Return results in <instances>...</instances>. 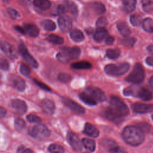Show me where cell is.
<instances>
[{
  "label": "cell",
  "instance_id": "obj_8",
  "mask_svg": "<svg viewBox=\"0 0 153 153\" xmlns=\"http://www.w3.org/2000/svg\"><path fill=\"white\" fill-rule=\"evenodd\" d=\"M19 51L22 57L24 59V60L28 63L32 67L34 68H36L38 66V64L36 62V60L32 57V56L29 53L27 49L25 47V45L23 44H21L19 45L18 47Z\"/></svg>",
  "mask_w": 153,
  "mask_h": 153
},
{
  "label": "cell",
  "instance_id": "obj_27",
  "mask_svg": "<svg viewBox=\"0 0 153 153\" xmlns=\"http://www.w3.org/2000/svg\"><path fill=\"white\" fill-rule=\"evenodd\" d=\"M143 29L149 33L153 32V19L151 18L145 19L142 23Z\"/></svg>",
  "mask_w": 153,
  "mask_h": 153
},
{
  "label": "cell",
  "instance_id": "obj_10",
  "mask_svg": "<svg viewBox=\"0 0 153 153\" xmlns=\"http://www.w3.org/2000/svg\"><path fill=\"white\" fill-rule=\"evenodd\" d=\"M62 100L64 103V105H65L67 107L71 109L75 113L78 114H84L85 112L84 108L81 105H79L78 103L74 102V100L66 97H63L62 99Z\"/></svg>",
  "mask_w": 153,
  "mask_h": 153
},
{
  "label": "cell",
  "instance_id": "obj_49",
  "mask_svg": "<svg viewBox=\"0 0 153 153\" xmlns=\"http://www.w3.org/2000/svg\"><path fill=\"white\" fill-rule=\"evenodd\" d=\"M17 153H33V152L31 149L27 148L24 146H21L17 149Z\"/></svg>",
  "mask_w": 153,
  "mask_h": 153
},
{
  "label": "cell",
  "instance_id": "obj_36",
  "mask_svg": "<svg viewBox=\"0 0 153 153\" xmlns=\"http://www.w3.org/2000/svg\"><path fill=\"white\" fill-rule=\"evenodd\" d=\"M48 151L50 153H63L64 148L58 144H51L48 148Z\"/></svg>",
  "mask_w": 153,
  "mask_h": 153
},
{
  "label": "cell",
  "instance_id": "obj_18",
  "mask_svg": "<svg viewBox=\"0 0 153 153\" xmlns=\"http://www.w3.org/2000/svg\"><path fill=\"white\" fill-rule=\"evenodd\" d=\"M83 132L86 135L93 137H97L99 135V130L94 126L88 123H87L85 124Z\"/></svg>",
  "mask_w": 153,
  "mask_h": 153
},
{
  "label": "cell",
  "instance_id": "obj_45",
  "mask_svg": "<svg viewBox=\"0 0 153 153\" xmlns=\"http://www.w3.org/2000/svg\"><path fill=\"white\" fill-rule=\"evenodd\" d=\"M108 24V22L107 20L106 19V18L103 17H100L96 22V26L98 28L100 27H103L105 26H106Z\"/></svg>",
  "mask_w": 153,
  "mask_h": 153
},
{
  "label": "cell",
  "instance_id": "obj_19",
  "mask_svg": "<svg viewBox=\"0 0 153 153\" xmlns=\"http://www.w3.org/2000/svg\"><path fill=\"white\" fill-rule=\"evenodd\" d=\"M105 115L107 119L115 123H120L123 120V117H121L117 115V114H115L114 112L112 111V109L109 107H108L105 110Z\"/></svg>",
  "mask_w": 153,
  "mask_h": 153
},
{
  "label": "cell",
  "instance_id": "obj_33",
  "mask_svg": "<svg viewBox=\"0 0 153 153\" xmlns=\"http://www.w3.org/2000/svg\"><path fill=\"white\" fill-rule=\"evenodd\" d=\"M47 40L49 42L55 44H62L64 42L63 38L62 37L53 34L49 35L47 37Z\"/></svg>",
  "mask_w": 153,
  "mask_h": 153
},
{
  "label": "cell",
  "instance_id": "obj_20",
  "mask_svg": "<svg viewBox=\"0 0 153 153\" xmlns=\"http://www.w3.org/2000/svg\"><path fill=\"white\" fill-rule=\"evenodd\" d=\"M24 29L25 32L31 37H36L39 35V30L37 26L33 24H25Z\"/></svg>",
  "mask_w": 153,
  "mask_h": 153
},
{
  "label": "cell",
  "instance_id": "obj_29",
  "mask_svg": "<svg viewBox=\"0 0 153 153\" xmlns=\"http://www.w3.org/2000/svg\"><path fill=\"white\" fill-rule=\"evenodd\" d=\"M82 143L84 147L88 150L91 152L94 151L96 148V143L93 140L88 138H83L82 139Z\"/></svg>",
  "mask_w": 153,
  "mask_h": 153
},
{
  "label": "cell",
  "instance_id": "obj_47",
  "mask_svg": "<svg viewBox=\"0 0 153 153\" xmlns=\"http://www.w3.org/2000/svg\"><path fill=\"white\" fill-rule=\"evenodd\" d=\"M33 81L38 87H39L42 89H43L45 91H51V88L48 85H47L45 84H44L43 82H41L39 81L36 80V79H33Z\"/></svg>",
  "mask_w": 153,
  "mask_h": 153
},
{
  "label": "cell",
  "instance_id": "obj_11",
  "mask_svg": "<svg viewBox=\"0 0 153 153\" xmlns=\"http://www.w3.org/2000/svg\"><path fill=\"white\" fill-rule=\"evenodd\" d=\"M67 139L72 149L76 151H80L82 149V143L79 137L72 132H68Z\"/></svg>",
  "mask_w": 153,
  "mask_h": 153
},
{
  "label": "cell",
  "instance_id": "obj_26",
  "mask_svg": "<svg viewBox=\"0 0 153 153\" xmlns=\"http://www.w3.org/2000/svg\"><path fill=\"white\" fill-rule=\"evenodd\" d=\"M136 0H123V5L124 10L127 13L133 11L136 7Z\"/></svg>",
  "mask_w": 153,
  "mask_h": 153
},
{
  "label": "cell",
  "instance_id": "obj_5",
  "mask_svg": "<svg viewBox=\"0 0 153 153\" xmlns=\"http://www.w3.org/2000/svg\"><path fill=\"white\" fill-rule=\"evenodd\" d=\"M130 68V65L127 63L120 64H108L105 67V72L109 75L114 76H121L126 74Z\"/></svg>",
  "mask_w": 153,
  "mask_h": 153
},
{
  "label": "cell",
  "instance_id": "obj_21",
  "mask_svg": "<svg viewBox=\"0 0 153 153\" xmlns=\"http://www.w3.org/2000/svg\"><path fill=\"white\" fill-rule=\"evenodd\" d=\"M108 35V32L107 31V30L104 27H100L98 28L94 33L93 38L96 41L100 42L103 41L104 39H106Z\"/></svg>",
  "mask_w": 153,
  "mask_h": 153
},
{
  "label": "cell",
  "instance_id": "obj_39",
  "mask_svg": "<svg viewBox=\"0 0 153 153\" xmlns=\"http://www.w3.org/2000/svg\"><path fill=\"white\" fill-rule=\"evenodd\" d=\"M25 122L23 120L17 118H16L14 120V127L15 128L18 130V131H20L22 129H23L25 128Z\"/></svg>",
  "mask_w": 153,
  "mask_h": 153
},
{
  "label": "cell",
  "instance_id": "obj_46",
  "mask_svg": "<svg viewBox=\"0 0 153 153\" xmlns=\"http://www.w3.org/2000/svg\"><path fill=\"white\" fill-rule=\"evenodd\" d=\"M7 12H8L10 17L13 19H16L19 17L18 12L13 8H8Z\"/></svg>",
  "mask_w": 153,
  "mask_h": 153
},
{
  "label": "cell",
  "instance_id": "obj_28",
  "mask_svg": "<svg viewBox=\"0 0 153 153\" xmlns=\"http://www.w3.org/2000/svg\"><path fill=\"white\" fill-rule=\"evenodd\" d=\"M91 67V65L86 61L78 62L71 65V68L74 69H88Z\"/></svg>",
  "mask_w": 153,
  "mask_h": 153
},
{
  "label": "cell",
  "instance_id": "obj_42",
  "mask_svg": "<svg viewBox=\"0 0 153 153\" xmlns=\"http://www.w3.org/2000/svg\"><path fill=\"white\" fill-rule=\"evenodd\" d=\"M26 119L30 123H39L41 122V121H42L41 118L39 117H38L36 115H34V114H29V115H27Z\"/></svg>",
  "mask_w": 153,
  "mask_h": 153
},
{
  "label": "cell",
  "instance_id": "obj_16",
  "mask_svg": "<svg viewBox=\"0 0 153 153\" xmlns=\"http://www.w3.org/2000/svg\"><path fill=\"white\" fill-rule=\"evenodd\" d=\"M11 106L13 109L19 114H23L27 111V105L26 103L20 99H16L11 101Z\"/></svg>",
  "mask_w": 153,
  "mask_h": 153
},
{
  "label": "cell",
  "instance_id": "obj_17",
  "mask_svg": "<svg viewBox=\"0 0 153 153\" xmlns=\"http://www.w3.org/2000/svg\"><path fill=\"white\" fill-rule=\"evenodd\" d=\"M41 108L45 114L52 115L55 109V105L51 100L45 99L41 102Z\"/></svg>",
  "mask_w": 153,
  "mask_h": 153
},
{
  "label": "cell",
  "instance_id": "obj_12",
  "mask_svg": "<svg viewBox=\"0 0 153 153\" xmlns=\"http://www.w3.org/2000/svg\"><path fill=\"white\" fill-rule=\"evenodd\" d=\"M58 25L62 31L67 32L72 28V21L70 17L66 15H63L59 18Z\"/></svg>",
  "mask_w": 153,
  "mask_h": 153
},
{
  "label": "cell",
  "instance_id": "obj_15",
  "mask_svg": "<svg viewBox=\"0 0 153 153\" xmlns=\"http://www.w3.org/2000/svg\"><path fill=\"white\" fill-rule=\"evenodd\" d=\"M9 80L13 87L18 91H22L25 89V82L20 76L12 75L9 77Z\"/></svg>",
  "mask_w": 153,
  "mask_h": 153
},
{
  "label": "cell",
  "instance_id": "obj_23",
  "mask_svg": "<svg viewBox=\"0 0 153 153\" xmlns=\"http://www.w3.org/2000/svg\"><path fill=\"white\" fill-rule=\"evenodd\" d=\"M33 3L36 7L42 10H47L51 6L49 0H34Z\"/></svg>",
  "mask_w": 153,
  "mask_h": 153
},
{
  "label": "cell",
  "instance_id": "obj_55",
  "mask_svg": "<svg viewBox=\"0 0 153 153\" xmlns=\"http://www.w3.org/2000/svg\"><path fill=\"white\" fill-rule=\"evenodd\" d=\"M149 84H150V86L151 87L152 89L153 90V76L149 79Z\"/></svg>",
  "mask_w": 153,
  "mask_h": 153
},
{
  "label": "cell",
  "instance_id": "obj_2",
  "mask_svg": "<svg viewBox=\"0 0 153 153\" xmlns=\"http://www.w3.org/2000/svg\"><path fill=\"white\" fill-rule=\"evenodd\" d=\"M123 93L125 96L136 97L145 101L150 100L152 98V94L149 90L140 87H128L123 90Z\"/></svg>",
  "mask_w": 153,
  "mask_h": 153
},
{
  "label": "cell",
  "instance_id": "obj_7",
  "mask_svg": "<svg viewBox=\"0 0 153 153\" xmlns=\"http://www.w3.org/2000/svg\"><path fill=\"white\" fill-rule=\"evenodd\" d=\"M29 134L39 140H44L48 137L50 135L49 129L44 124H38L33 126L29 131Z\"/></svg>",
  "mask_w": 153,
  "mask_h": 153
},
{
  "label": "cell",
  "instance_id": "obj_22",
  "mask_svg": "<svg viewBox=\"0 0 153 153\" xmlns=\"http://www.w3.org/2000/svg\"><path fill=\"white\" fill-rule=\"evenodd\" d=\"M117 29L120 34L124 37H127L130 34V30L128 25L124 22H120L117 24Z\"/></svg>",
  "mask_w": 153,
  "mask_h": 153
},
{
  "label": "cell",
  "instance_id": "obj_34",
  "mask_svg": "<svg viewBox=\"0 0 153 153\" xmlns=\"http://www.w3.org/2000/svg\"><path fill=\"white\" fill-rule=\"evenodd\" d=\"M93 9L99 14H102L105 11V7L104 5L99 2H94L91 4Z\"/></svg>",
  "mask_w": 153,
  "mask_h": 153
},
{
  "label": "cell",
  "instance_id": "obj_54",
  "mask_svg": "<svg viewBox=\"0 0 153 153\" xmlns=\"http://www.w3.org/2000/svg\"><path fill=\"white\" fill-rule=\"evenodd\" d=\"M147 50H148V51L149 53L153 54V45H151L148 46V47H147Z\"/></svg>",
  "mask_w": 153,
  "mask_h": 153
},
{
  "label": "cell",
  "instance_id": "obj_13",
  "mask_svg": "<svg viewBox=\"0 0 153 153\" xmlns=\"http://www.w3.org/2000/svg\"><path fill=\"white\" fill-rule=\"evenodd\" d=\"M131 108L134 112L139 114H145L153 111L152 104L136 103L131 105Z\"/></svg>",
  "mask_w": 153,
  "mask_h": 153
},
{
  "label": "cell",
  "instance_id": "obj_50",
  "mask_svg": "<svg viewBox=\"0 0 153 153\" xmlns=\"http://www.w3.org/2000/svg\"><path fill=\"white\" fill-rule=\"evenodd\" d=\"M114 42V38L112 36H108L105 39V43L107 45H111Z\"/></svg>",
  "mask_w": 153,
  "mask_h": 153
},
{
  "label": "cell",
  "instance_id": "obj_35",
  "mask_svg": "<svg viewBox=\"0 0 153 153\" xmlns=\"http://www.w3.org/2000/svg\"><path fill=\"white\" fill-rule=\"evenodd\" d=\"M66 12H68V8L65 3L64 4H59L57 5L53 11V14L54 15H60Z\"/></svg>",
  "mask_w": 153,
  "mask_h": 153
},
{
  "label": "cell",
  "instance_id": "obj_40",
  "mask_svg": "<svg viewBox=\"0 0 153 153\" xmlns=\"http://www.w3.org/2000/svg\"><path fill=\"white\" fill-rule=\"evenodd\" d=\"M135 42H136V39L134 38H129L122 39L121 41V44L126 47H131L134 45Z\"/></svg>",
  "mask_w": 153,
  "mask_h": 153
},
{
  "label": "cell",
  "instance_id": "obj_53",
  "mask_svg": "<svg viewBox=\"0 0 153 153\" xmlns=\"http://www.w3.org/2000/svg\"><path fill=\"white\" fill-rule=\"evenodd\" d=\"M15 29L17 30L18 32H19L20 33H25V29L22 28L20 26H15Z\"/></svg>",
  "mask_w": 153,
  "mask_h": 153
},
{
  "label": "cell",
  "instance_id": "obj_9",
  "mask_svg": "<svg viewBox=\"0 0 153 153\" xmlns=\"http://www.w3.org/2000/svg\"><path fill=\"white\" fill-rule=\"evenodd\" d=\"M85 92L90 94L96 101L103 102L106 99L104 92L100 88L95 87H88L86 88Z\"/></svg>",
  "mask_w": 153,
  "mask_h": 153
},
{
  "label": "cell",
  "instance_id": "obj_43",
  "mask_svg": "<svg viewBox=\"0 0 153 153\" xmlns=\"http://www.w3.org/2000/svg\"><path fill=\"white\" fill-rule=\"evenodd\" d=\"M71 79V76L70 75L66 73H61L58 75V79L64 83H66L69 82Z\"/></svg>",
  "mask_w": 153,
  "mask_h": 153
},
{
  "label": "cell",
  "instance_id": "obj_3",
  "mask_svg": "<svg viewBox=\"0 0 153 153\" xmlns=\"http://www.w3.org/2000/svg\"><path fill=\"white\" fill-rule=\"evenodd\" d=\"M80 54L81 50L78 47H63L57 54L56 57L61 62L66 63L78 58Z\"/></svg>",
  "mask_w": 153,
  "mask_h": 153
},
{
  "label": "cell",
  "instance_id": "obj_56",
  "mask_svg": "<svg viewBox=\"0 0 153 153\" xmlns=\"http://www.w3.org/2000/svg\"><path fill=\"white\" fill-rule=\"evenodd\" d=\"M152 120H153V115H152Z\"/></svg>",
  "mask_w": 153,
  "mask_h": 153
},
{
  "label": "cell",
  "instance_id": "obj_4",
  "mask_svg": "<svg viewBox=\"0 0 153 153\" xmlns=\"http://www.w3.org/2000/svg\"><path fill=\"white\" fill-rule=\"evenodd\" d=\"M109 105V108L112 111L121 117L127 115L129 113L127 106L118 96H112L110 98Z\"/></svg>",
  "mask_w": 153,
  "mask_h": 153
},
{
  "label": "cell",
  "instance_id": "obj_37",
  "mask_svg": "<svg viewBox=\"0 0 153 153\" xmlns=\"http://www.w3.org/2000/svg\"><path fill=\"white\" fill-rule=\"evenodd\" d=\"M65 3L67 5L68 12L71 13V14H72L74 16L77 15L78 10H77L76 4L74 2H73L72 1H67Z\"/></svg>",
  "mask_w": 153,
  "mask_h": 153
},
{
  "label": "cell",
  "instance_id": "obj_51",
  "mask_svg": "<svg viewBox=\"0 0 153 153\" xmlns=\"http://www.w3.org/2000/svg\"><path fill=\"white\" fill-rule=\"evenodd\" d=\"M146 63L153 67V57H148L146 59Z\"/></svg>",
  "mask_w": 153,
  "mask_h": 153
},
{
  "label": "cell",
  "instance_id": "obj_57",
  "mask_svg": "<svg viewBox=\"0 0 153 153\" xmlns=\"http://www.w3.org/2000/svg\"><path fill=\"white\" fill-rule=\"evenodd\" d=\"M84 153H88V152H84Z\"/></svg>",
  "mask_w": 153,
  "mask_h": 153
},
{
  "label": "cell",
  "instance_id": "obj_58",
  "mask_svg": "<svg viewBox=\"0 0 153 153\" xmlns=\"http://www.w3.org/2000/svg\"><path fill=\"white\" fill-rule=\"evenodd\" d=\"M2 1H6V0H2Z\"/></svg>",
  "mask_w": 153,
  "mask_h": 153
},
{
  "label": "cell",
  "instance_id": "obj_31",
  "mask_svg": "<svg viewBox=\"0 0 153 153\" xmlns=\"http://www.w3.org/2000/svg\"><path fill=\"white\" fill-rule=\"evenodd\" d=\"M120 50L118 48L108 49L106 51V56L110 59H117L120 55Z\"/></svg>",
  "mask_w": 153,
  "mask_h": 153
},
{
  "label": "cell",
  "instance_id": "obj_6",
  "mask_svg": "<svg viewBox=\"0 0 153 153\" xmlns=\"http://www.w3.org/2000/svg\"><path fill=\"white\" fill-rule=\"evenodd\" d=\"M145 78V71L142 65L136 63L134 66L131 72L126 77V80L133 84L141 83Z\"/></svg>",
  "mask_w": 153,
  "mask_h": 153
},
{
  "label": "cell",
  "instance_id": "obj_38",
  "mask_svg": "<svg viewBox=\"0 0 153 153\" xmlns=\"http://www.w3.org/2000/svg\"><path fill=\"white\" fill-rule=\"evenodd\" d=\"M130 23L132 24V25L134 26H137L140 25L141 23H142L141 16L137 14L131 15L130 18Z\"/></svg>",
  "mask_w": 153,
  "mask_h": 153
},
{
  "label": "cell",
  "instance_id": "obj_24",
  "mask_svg": "<svg viewBox=\"0 0 153 153\" xmlns=\"http://www.w3.org/2000/svg\"><path fill=\"white\" fill-rule=\"evenodd\" d=\"M79 96L81 100L87 105L93 106V105H96L97 104V101L86 92H83L80 93Z\"/></svg>",
  "mask_w": 153,
  "mask_h": 153
},
{
  "label": "cell",
  "instance_id": "obj_25",
  "mask_svg": "<svg viewBox=\"0 0 153 153\" xmlns=\"http://www.w3.org/2000/svg\"><path fill=\"white\" fill-rule=\"evenodd\" d=\"M70 36L71 39L75 42H81L84 39V35L83 33L79 29H74L70 33Z\"/></svg>",
  "mask_w": 153,
  "mask_h": 153
},
{
  "label": "cell",
  "instance_id": "obj_1",
  "mask_svg": "<svg viewBox=\"0 0 153 153\" xmlns=\"http://www.w3.org/2000/svg\"><path fill=\"white\" fill-rule=\"evenodd\" d=\"M122 134L126 142L132 146H138L144 140V134L142 130L138 127L133 126L125 127Z\"/></svg>",
  "mask_w": 153,
  "mask_h": 153
},
{
  "label": "cell",
  "instance_id": "obj_48",
  "mask_svg": "<svg viewBox=\"0 0 153 153\" xmlns=\"http://www.w3.org/2000/svg\"><path fill=\"white\" fill-rule=\"evenodd\" d=\"M0 64H1V69L4 70V71H7L9 68V63L8 62L4 59H1L0 60Z\"/></svg>",
  "mask_w": 153,
  "mask_h": 153
},
{
  "label": "cell",
  "instance_id": "obj_44",
  "mask_svg": "<svg viewBox=\"0 0 153 153\" xmlns=\"http://www.w3.org/2000/svg\"><path fill=\"white\" fill-rule=\"evenodd\" d=\"M110 153H127L123 148L117 145H112L109 148Z\"/></svg>",
  "mask_w": 153,
  "mask_h": 153
},
{
  "label": "cell",
  "instance_id": "obj_52",
  "mask_svg": "<svg viewBox=\"0 0 153 153\" xmlns=\"http://www.w3.org/2000/svg\"><path fill=\"white\" fill-rule=\"evenodd\" d=\"M6 115V110L3 107H1L0 108V116L1 118H3Z\"/></svg>",
  "mask_w": 153,
  "mask_h": 153
},
{
  "label": "cell",
  "instance_id": "obj_32",
  "mask_svg": "<svg viewBox=\"0 0 153 153\" xmlns=\"http://www.w3.org/2000/svg\"><path fill=\"white\" fill-rule=\"evenodd\" d=\"M142 6L145 12L153 11V0H142Z\"/></svg>",
  "mask_w": 153,
  "mask_h": 153
},
{
  "label": "cell",
  "instance_id": "obj_14",
  "mask_svg": "<svg viewBox=\"0 0 153 153\" xmlns=\"http://www.w3.org/2000/svg\"><path fill=\"white\" fill-rule=\"evenodd\" d=\"M1 49L9 58L12 59L17 58V53L16 50L14 47L10 43L2 41L1 42Z\"/></svg>",
  "mask_w": 153,
  "mask_h": 153
},
{
  "label": "cell",
  "instance_id": "obj_41",
  "mask_svg": "<svg viewBox=\"0 0 153 153\" xmlns=\"http://www.w3.org/2000/svg\"><path fill=\"white\" fill-rule=\"evenodd\" d=\"M20 72L23 75L28 77L30 74V69L29 67L26 65L22 64L20 66Z\"/></svg>",
  "mask_w": 153,
  "mask_h": 153
},
{
  "label": "cell",
  "instance_id": "obj_30",
  "mask_svg": "<svg viewBox=\"0 0 153 153\" xmlns=\"http://www.w3.org/2000/svg\"><path fill=\"white\" fill-rule=\"evenodd\" d=\"M41 25L44 27V29L46 30L52 31L54 30L56 27V24L54 22L50 19H45L41 22Z\"/></svg>",
  "mask_w": 153,
  "mask_h": 153
}]
</instances>
